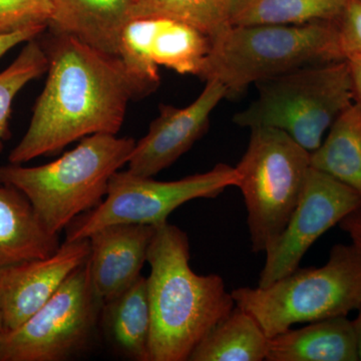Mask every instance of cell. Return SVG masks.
I'll list each match as a JSON object with an SVG mask.
<instances>
[{"mask_svg": "<svg viewBox=\"0 0 361 361\" xmlns=\"http://www.w3.org/2000/svg\"><path fill=\"white\" fill-rule=\"evenodd\" d=\"M44 49L47 82L11 164L59 153L87 135H118L130 102L142 99L118 56L54 32Z\"/></svg>", "mask_w": 361, "mask_h": 361, "instance_id": "6da1fadb", "label": "cell"}, {"mask_svg": "<svg viewBox=\"0 0 361 361\" xmlns=\"http://www.w3.org/2000/svg\"><path fill=\"white\" fill-rule=\"evenodd\" d=\"M187 233L168 222L157 226L148 251L151 312L149 361H188L195 348L236 303L217 274L190 266Z\"/></svg>", "mask_w": 361, "mask_h": 361, "instance_id": "7a4b0ae2", "label": "cell"}, {"mask_svg": "<svg viewBox=\"0 0 361 361\" xmlns=\"http://www.w3.org/2000/svg\"><path fill=\"white\" fill-rule=\"evenodd\" d=\"M341 61L346 59L334 21L230 26L211 39L197 77L221 82L229 99L268 78Z\"/></svg>", "mask_w": 361, "mask_h": 361, "instance_id": "3957f363", "label": "cell"}, {"mask_svg": "<svg viewBox=\"0 0 361 361\" xmlns=\"http://www.w3.org/2000/svg\"><path fill=\"white\" fill-rule=\"evenodd\" d=\"M135 140L111 134L87 135L58 160L25 167H0V184L16 188L54 235L104 201L111 178L127 165Z\"/></svg>", "mask_w": 361, "mask_h": 361, "instance_id": "277c9868", "label": "cell"}, {"mask_svg": "<svg viewBox=\"0 0 361 361\" xmlns=\"http://www.w3.org/2000/svg\"><path fill=\"white\" fill-rule=\"evenodd\" d=\"M231 293L269 338L293 325L348 316L361 307V252L336 244L322 267H298L267 286Z\"/></svg>", "mask_w": 361, "mask_h": 361, "instance_id": "5b68a950", "label": "cell"}, {"mask_svg": "<svg viewBox=\"0 0 361 361\" xmlns=\"http://www.w3.org/2000/svg\"><path fill=\"white\" fill-rule=\"evenodd\" d=\"M255 85L257 97L233 122L250 130H281L310 153L355 102L348 61L306 66Z\"/></svg>", "mask_w": 361, "mask_h": 361, "instance_id": "8992f818", "label": "cell"}, {"mask_svg": "<svg viewBox=\"0 0 361 361\" xmlns=\"http://www.w3.org/2000/svg\"><path fill=\"white\" fill-rule=\"evenodd\" d=\"M250 130L248 147L235 168L252 251L259 254L267 250L290 219L310 169V153L281 130Z\"/></svg>", "mask_w": 361, "mask_h": 361, "instance_id": "52a82bcc", "label": "cell"}, {"mask_svg": "<svg viewBox=\"0 0 361 361\" xmlns=\"http://www.w3.org/2000/svg\"><path fill=\"white\" fill-rule=\"evenodd\" d=\"M238 182L236 168L227 164L168 182L118 171L111 178L104 201L66 227V240L89 238L97 230L110 225L163 224L187 202L216 198L227 188L237 187Z\"/></svg>", "mask_w": 361, "mask_h": 361, "instance_id": "ba28073f", "label": "cell"}, {"mask_svg": "<svg viewBox=\"0 0 361 361\" xmlns=\"http://www.w3.org/2000/svg\"><path fill=\"white\" fill-rule=\"evenodd\" d=\"M87 260L32 317L4 331L0 361H65L85 350L103 307L92 288Z\"/></svg>", "mask_w": 361, "mask_h": 361, "instance_id": "9c48e42d", "label": "cell"}, {"mask_svg": "<svg viewBox=\"0 0 361 361\" xmlns=\"http://www.w3.org/2000/svg\"><path fill=\"white\" fill-rule=\"evenodd\" d=\"M360 207L358 192L310 166L290 219L264 252L257 286H267L293 272L316 240Z\"/></svg>", "mask_w": 361, "mask_h": 361, "instance_id": "30bf717a", "label": "cell"}, {"mask_svg": "<svg viewBox=\"0 0 361 361\" xmlns=\"http://www.w3.org/2000/svg\"><path fill=\"white\" fill-rule=\"evenodd\" d=\"M224 99V85L208 80L200 96L189 106L161 104L160 113L149 123L148 133L135 142L128 171L141 177H154L172 166L206 134L213 111Z\"/></svg>", "mask_w": 361, "mask_h": 361, "instance_id": "8fae6325", "label": "cell"}, {"mask_svg": "<svg viewBox=\"0 0 361 361\" xmlns=\"http://www.w3.org/2000/svg\"><path fill=\"white\" fill-rule=\"evenodd\" d=\"M89 238L66 240L49 257L0 268V311L4 331L20 327L44 305L90 257Z\"/></svg>", "mask_w": 361, "mask_h": 361, "instance_id": "7c38bea8", "label": "cell"}, {"mask_svg": "<svg viewBox=\"0 0 361 361\" xmlns=\"http://www.w3.org/2000/svg\"><path fill=\"white\" fill-rule=\"evenodd\" d=\"M157 226H106L89 236L90 280L102 303L108 302L141 276Z\"/></svg>", "mask_w": 361, "mask_h": 361, "instance_id": "4fadbf2b", "label": "cell"}, {"mask_svg": "<svg viewBox=\"0 0 361 361\" xmlns=\"http://www.w3.org/2000/svg\"><path fill=\"white\" fill-rule=\"evenodd\" d=\"M137 0H51V32L75 37L97 51L118 56L123 27Z\"/></svg>", "mask_w": 361, "mask_h": 361, "instance_id": "5bb4252c", "label": "cell"}, {"mask_svg": "<svg viewBox=\"0 0 361 361\" xmlns=\"http://www.w3.org/2000/svg\"><path fill=\"white\" fill-rule=\"evenodd\" d=\"M267 361H357L355 326L348 316L308 323L271 337Z\"/></svg>", "mask_w": 361, "mask_h": 361, "instance_id": "9a60e30c", "label": "cell"}, {"mask_svg": "<svg viewBox=\"0 0 361 361\" xmlns=\"http://www.w3.org/2000/svg\"><path fill=\"white\" fill-rule=\"evenodd\" d=\"M59 246V235L45 229L25 195L0 184V268L49 257Z\"/></svg>", "mask_w": 361, "mask_h": 361, "instance_id": "2e32d148", "label": "cell"}, {"mask_svg": "<svg viewBox=\"0 0 361 361\" xmlns=\"http://www.w3.org/2000/svg\"><path fill=\"white\" fill-rule=\"evenodd\" d=\"M99 320L104 336L118 355L134 361H149L151 312L148 280L140 276L115 298L103 304Z\"/></svg>", "mask_w": 361, "mask_h": 361, "instance_id": "e0dca14e", "label": "cell"}, {"mask_svg": "<svg viewBox=\"0 0 361 361\" xmlns=\"http://www.w3.org/2000/svg\"><path fill=\"white\" fill-rule=\"evenodd\" d=\"M269 339L255 318L236 305L199 342L188 361L266 360Z\"/></svg>", "mask_w": 361, "mask_h": 361, "instance_id": "ac0fdd59", "label": "cell"}, {"mask_svg": "<svg viewBox=\"0 0 361 361\" xmlns=\"http://www.w3.org/2000/svg\"><path fill=\"white\" fill-rule=\"evenodd\" d=\"M310 166L361 195V106L353 103L331 126L322 145L310 153Z\"/></svg>", "mask_w": 361, "mask_h": 361, "instance_id": "d6986e66", "label": "cell"}, {"mask_svg": "<svg viewBox=\"0 0 361 361\" xmlns=\"http://www.w3.org/2000/svg\"><path fill=\"white\" fill-rule=\"evenodd\" d=\"M149 59L179 75H198L211 39L193 26L166 18H149Z\"/></svg>", "mask_w": 361, "mask_h": 361, "instance_id": "ffe728a7", "label": "cell"}, {"mask_svg": "<svg viewBox=\"0 0 361 361\" xmlns=\"http://www.w3.org/2000/svg\"><path fill=\"white\" fill-rule=\"evenodd\" d=\"M346 0H234L230 25H303L334 21Z\"/></svg>", "mask_w": 361, "mask_h": 361, "instance_id": "44dd1931", "label": "cell"}, {"mask_svg": "<svg viewBox=\"0 0 361 361\" xmlns=\"http://www.w3.org/2000/svg\"><path fill=\"white\" fill-rule=\"evenodd\" d=\"M234 0H137L133 18H166L200 30L209 39L230 27Z\"/></svg>", "mask_w": 361, "mask_h": 361, "instance_id": "7402d4cb", "label": "cell"}, {"mask_svg": "<svg viewBox=\"0 0 361 361\" xmlns=\"http://www.w3.org/2000/svg\"><path fill=\"white\" fill-rule=\"evenodd\" d=\"M49 68L44 47L37 39L28 40L13 63L0 73V151L8 134L14 99L28 82L42 77Z\"/></svg>", "mask_w": 361, "mask_h": 361, "instance_id": "603a6c76", "label": "cell"}, {"mask_svg": "<svg viewBox=\"0 0 361 361\" xmlns=\"http://www.w3.org/2000/svg\"><path fill=\"white\" fill-rule=\"evenodd\" d=\"M149 32L148 18H133L123 27L118 44V56L137 85L142 99L161 85L159 68L149 56Z\"/></svg>", "mask_w": 361, "mask_h": 361, "instance_id": "cb8c5ba5", "label": "cell"}, {"mask_svg": "<svg viewBox=\"0 0 361 361\" xmlns=\"http://www.w3.org/2000/svg\"><path fill=\"white\" fill-rule=\"evenodd\" d=\"M51 16V0H0V35L47 28Z\"/></svg>", "mask_w": 361, "mask_h": 361, "instance_id": "d4e9b609", "label": "cell"}, {"mask_svg": "<svg viewBox=\"0 0 361 361\" xmlns=\"http://www.w3.org/2000/svg\"><path fill=\"white\" fill-rule=\"evenodd\" d=\"M336 23L345 59L361 56V0H346Z\"/></svg>", "mask_w": 361, "mask_h": 361, "instance_id": "484cf974", "label": "cell"}, {"mask_svg": "<svg viewBox=\"0 0 361 361\" xmlns=\"http://www.w3.org/2000/svg\"><path fill=\"white\" fill-rule=\"evenodd\" d=\"M45 30L47 27H32L20 30V32L8 33V35H0V58L16 45L37 39Z\"/></svg>", "mask_w": 361, "mask_h": 361, "instance_id": "4316f807", "label": "cell"}, {"mask_svg": "<svg viewBox=\"0 0 361 361\" xmlns=\"http://www.w3.org/2000/svg\"><path fill=\"white\" fill-rule=\"evenodd\" d=\"M342 231L348 233L351 243L361 252V207L339 223Z\"/></svg>", "mask_w": 361, "mask_h": 361, "instance_id": "83f0119b", "label": "cell"}, {"mask_svg": "<svg viewBox=\"0 0 361 361\" xmlns=\"http://www.w3.org/2000/svg\"><path fill=\"white\" fill-rule=\"evenodd\" d=\"M350 68L355 90V103L361 106V56H351L346 59Z\"/></svg>", "mask_w": 361, "mask_h": 361, "instance_id": "f1b7e54d", "label": "cell"}, {"mask_svg": "<svg viewBox=\"0 0 361 361\" xmlns=\"http://www.w3.org/2000/svg\"><path fill=\"white\" fill-rule=\"evenodd\" d=\"M357 311V317L353 320V323L355 326L356 341H357L358 357L361 360V307Z\"/></svg>", "mask_w": 361, "mask_h": 361, "instance_id": "f546056e", "label": "cell"}, {"mask_svg": "<svg viewBox=\"0 0 361 361\" xmlns=\"http://www.w3.org/2000/svg\"><path fill=\"white\" fill-rule=\"evenodd\" d=\"M4 330L6 329H4V315H2L1 311H0V339L4 336Z\"/></svg>", "mask_w": 361, "mask_h": 361, "instance_id": "4dcf8cb0", "label": "cell"}]
</instances>
